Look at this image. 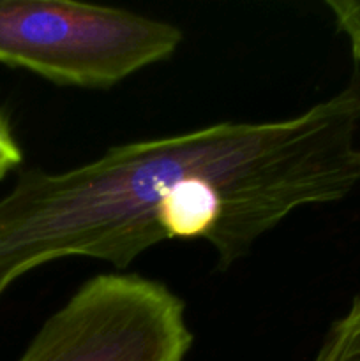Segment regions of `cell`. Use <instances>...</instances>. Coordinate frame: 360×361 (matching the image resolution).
Returning <instances> with one entry per match:
<instances>
[{"label": "cell", "mask_w": 360, "mask_h": 361, "mask_svg": "<svg viewBox=\"0 0 360 361\" xmlns=\"http://www.w3.org/2000/svg\"><path fill=\"white\" fill-rule=\"evenodd\" d=\"M339 32L346 35L352 53L360 63V0H327Z\"/></svg>", "instance_id": "5"}, {"label": "cell", "mask_w": 360, "mask_h": 361, "mask_svg": "<svg viewBox=\"0 0 360 361\" xmlns=\"http://www.w3.org/2000/svg\"><path fill=\"white\" fill-rule=\"evenodd\" d=\"M360 81L300 115L219 122L115 145L66 171L27 169L0 197V300L71 257L126 271L169 240L208 243L226 271L304 207L360 183Z\"/></svg>", "instance_id": "1"}, {"label": "cell", "mask_w": 360, "mask_h": 361, "mask_svg": "<svg viewBox=\"0 0 360 361\" xmlns=\"http://www.w3.org/2000/svg\"><path fill=\"white\" fill-rule=\"evenodd\" d=\"M313 361H360V293L330 324Z\"/></svg>", "instance_id": "4"}, {"label": "cell", "mask_w": 360, "mask_h": 361, "mask_svg": "<svg viewBox=\"0 0 360 361\" xmlns=\"http://www.w3.org/2000/svg\"><path fill=\"white\" fill-rule=\"evenodd\" d=\"M176 25L78 0H0V63L59 87L108 90L172 59Z\"/></svg>", "instance_id": "2"}, {"label": "cell", "mask_w": 360, "mask_h": 361, "mask_svg": "<svg viewBox=\"0 0 360 361\" xmlns=\"http://www.w3.org/2000/svg\"><path fill=\"white\" fill-rule=\"evenodd\" d=\"M21 162H23V150L14 137L7 116L0 113V180L20 168Z\"/></svg>", "instance_id": "6"}, {"label": "cell", "mask_w": 360, "mask_h": 361, "mask_svg": "<svg viewBox=\"0 0 360 361\" xmlns=\"http://www.w3.org/2000/svg\"><path fill=\"white\" fill-rule=\"evenodd\" d=\"M193 342L176 293L154 279L115 271L85 281L18 361H186Z\"/></svg>", "instance_id": "3"}]
</instances>
